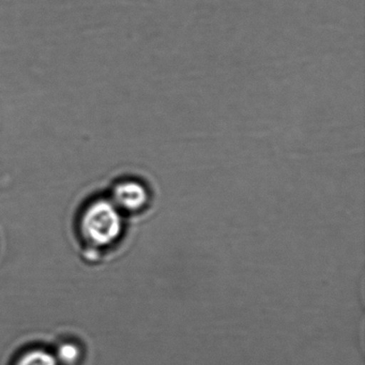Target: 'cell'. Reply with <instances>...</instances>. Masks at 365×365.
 <instances>
[{
    "label": "cell",
    "mask_w": 365,
    "mask_h": 365,
    "mask_svg": "<svg viewBox=\"0 0 365 365\" xmlns=\"http://www.w3.org/2000/svg\"><path fill=\"white\" fill-rule=\"evenodd\" d=\"M123 215L108 196H100L87 204L81 217L83 236L95 247H108L123 232Z\"/></svg>",
    "instance_id": "6da1fadb"
},
{
    "label": "cell",
    "mask_w": 365,
    "mask_h": 365,
    "mask_svg": "<svg viewBox=\"0 0 365 365\" xmlns=\"http://www.w3.org/2000/svg\"><path fill=\"white\" fill-rule=\"evenodd\" d=\"M157 192V185L150 176L128 173L113 181L108 196L123 215H140L153 208Z\"/></svg>",
    "instance_id": "7a4b0ae2"
},
{
    "label": "cell",
    "mask_w": 365,
    "mask_h": 365,
    "mask_svg": "<svg viewBox=\"0 0 365 365\" xmlns=\"http://www.w3.org/2000/svg\"><path fill=\"white\" fill-rule=\"evenodd\" d=\"M16 365H61L55 354L44 349H33L23 354Z\"/></svg>",
    "instance_id": "3957f363"
},
{
    "label": "cell",
    "mask_w": 365,
    "mask_h": 365,
    "mask_svg": "<svg viewBox=\"0 0 365 365\" xmlns=\"http://www.w3.org/2000/svg\"><path fill=\"white\" fill-rule=\"evenodd\" d=\"M57 361L59 364L74 365L81 358V349L76 344L66 341L57 348Z\"/></svg>",
    "instance_id": "277c9868"
}]
</instances>
